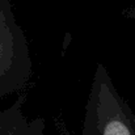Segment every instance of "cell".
<instances>
[{"mask_svg": "<svg viewBox=\"0 0 135 135\" xmlns=\"http://www.w3.org/2000/svg\"><path fill=\"white\" fill-rule=\"evenodd\" d=\"M25 101L21 94L11 106L0 110V135H46L45 119H29L24 112Z\"/></svg>", "mask_w": 135, "mask_h": 135, "instance_id": "obj_3", "label": "cell"}, {"mask_svg": "<svg viewBox=\"0 0 135 135\" xmlns=\"http://www.w3.org/2000/svg\"><path fill=\"white\" fill-rule=\"evenodd\" d=\"M122 16H123L125 18L131 20V21L135 22V3L131 4V5H129V7H126V8L122 11Z\"/></svg>", "mask_w": 135, "mask_h": 135, "instance_id": "obj_4", "label": "cell"}, {"mask_svg": "<svg viewBox=\"0 0 135 135\" xmlns=\"http://www.w3.org/2000/svg\"><path fill=\"white\" fill-rule=\"evenodd\" d=\"M81 135H135L134 112L102 63H97L93 74Z\"/></svg>", "mask_w": 135, "mask_h": 135, "instance_id": "obj_1", "label": "cell"}, {"mask_svg": "<svg viewBox=\"0 0 135 135\" xmlns=\"http://www.w3.org/2000/svg\"><path fill=\"white\" fill-rule=\"evenodd\" d=\"M33 75L25 32L11 0H0V98L22 90Z\"/></svg>", "mask_w": 135, "mask_h": 135, "instance_id": "obj_2", "label": "cell"}]
</instances>
